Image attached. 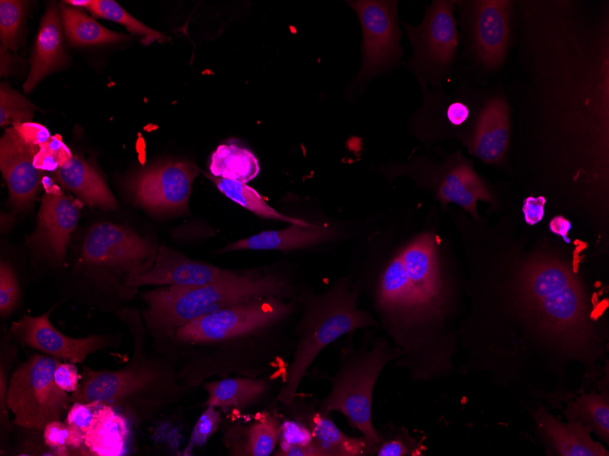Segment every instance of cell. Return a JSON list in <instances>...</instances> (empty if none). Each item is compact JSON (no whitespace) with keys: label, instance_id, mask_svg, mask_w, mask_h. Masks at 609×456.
<instances>
[{"label":"cell","instance_id":"f546056e","mask_svg":"<svg viewBox=\"0 0 609 456\" xmlns=\"http://www.w3.org/2000/svg\"><path fill=\"white\" fill-rule=\"evenodd\" d=\"M61 21L70 42L79 46L119 42L127 39L123 34L102 26L92 17L76 7L62 6Z\"/></svg>","mask_w":609,"mask_h":456},{"label":"cell","instance_id":"44dd1931","mask_svg":"<svg viewBox=\"0 0 609 456\" xmlns=\"http://www.w3.org/2000/svg\"><path fill=\"white\" fill-rule=\"evenodd\" d=\"M295 420L302 422L310 431L314 443L323 456H362L371 452L368 443L362 437L345 434L330 419L328 412L311 405L291 407Z\"/></svg>","mask_w":609,"mask_h":456},{"label":"cell","instance_id":"d590c367","mask_svg":"<svg viewBox=\"0 0 609 456\" xmlns=\"http://www.w3.org/2000/svg\"><path fill=\"white\" fill-rule=\"evenodd\" d=\"M72 157L68 147L58 135L52 136L46 143L39 145L34 157V165L38 170L54 171Z\"/></svg>","mask_w":609,"mask_h":456},{"label":"cell","instance_id":"ab89813d","mask_svg":"<svg viewBox=\"0 0 609 456\" xmlns=\"http://www.w3.org/2000/svg\"><path fill=\"white\" fill-rule=\"evenodd\" d=\"M69 428L59 420L52 421L43 429L45 444L55 449L58 455H67Z\"/></svg>","mask_w":609,"mask_h":456},{"label":"cell","instance_id":"4316f807","mask_svg":"<svg viewBox=\"0 0 609 456\" xmlns=\"http://www.w3.org/2000/svg\"><path fill=\"white\" fill-rule=\"evenodd\" d=\"M129 421L112 407L100 405L85 433L84 445L98 456H119L125 452Z\"/></svg>","mask_w":609,"mask_h":456},{"label":"cell","instance_id":"8fae6325","mask_svg":"<svg viewBox=\"0 0 609 456\" xmlns=\"http://www.w3.org/2000/svg\"><path fill=\"white\" fill-rule=\"evenodd\" d=\"M158 248L134 231L112 223H99L88 232L81 249L84 264L94 269L136 274L154 262Z\"/></svg>","mask_w":609,"mask_h":456},{"label":"cell","instance_id":"e575fe53","mask_svg":"<svg viewBox=\"0 0 609 456\" xmlns=\"http://www.w3.org/2000/svg\"><path fill=\"white\" fill-rule=\"evenodd\" d=\"M25 2L0 1L1 47L15 51L19 45V32L23 19Z\"/></svg>","mask_w":609,"mask_h":456},{"label":"cell","instance_id":"d6986e66","mask_svg":"<svg viewBox=\"0 0 609 456\" xmlns=\"http://www.w3.org/2000/svg\"><path fill=\"white\" fill-rule=\"evenodd\" d=\"M511 108L504 96L490 93L480 119L468 141L470 151L485 163L497 164L509 145Z\"/></svg>","mask_w":609,"mask_h":456},{"label":"cell","instance_id":"7c38bea8","mask_svg":"<svg viewBox=\"0 0 609 456\" xmlns=\"http://www.w3.org/2000/svg\"><path fill=\"white\" fill-rule=\"evenodd\" d=\"M197 175L191 163L167 161L136 173L127 187L135 202L150 213H183Z\"/></svg>","mask_w":609,"mask_h":456},{"label":"cell","instance_id":"ba28073f","mask_svg":"<svg viewBox=\"0 0 609 456\" xmlns=\"http://www.w3.org/2000/svg\"><path fill=\"white\" fill-rule=\"evenodd\" d=\"M467 56L483 72L503 64L510 46L512 1H457Z\"/></svg>","mask_w":609,"mask_h":456},{"label":"cell","instance_id":"b9f144b4","mask_svg":"<svg viewBox=\"0 0 609 456\" xmlns=\"http://www.w3.org/2000/svg\"><path fill=\"white\" fill-rule=\"evenodd\" d=\"M80 379L81 375L78 374L77 367L72 362H61L54 372L55 383L67 393H73L77 390Z\"/></svg>","mask_w":609,"mask_h":456},{"label":"cell","instance_id":"8d00e7d4","mask_svg":"<svg viewBox=\"0 0 609 456\" xmlns=\"http://www.w3.org/2000/svg\"><path fill=\"white\" fill-rule=\"evenodd\" d=\"M222 421L221 410L207 406L194 424L184 453H191L194 449L203 447L219 429Z\"/></svg>","mask_w":609,"mask_h":456},{"label":"cell","instance_id":"52a82bcc","mask_svg":"<svg viewBox=\"0 0 609 456\" xmlns=\"http://www.w3.org/2000/svg\"><path fill=\"white\" fill-rule=\"evenodd\" d=\"M60 363L54 357L35 354L14 371L6 402L15 415V425L43 430L69 410L70 396L54 380V372Z\"/></svg>","mask_w":609,"mask_h":456},{"label":"cell","instance_id":"4dcf8cb0","mask_svg":"<svg viewBox=\"0 0 609 456\" xmlns=\"http://www.w3.org/2000/svg\"><path fill=\"white\" fill-rule=\"evenodd\" d=\"M211 179L225 197L259 217L289 224L303 226L310 224L303 219L289 217L275 210L264 201L254 188L244 183L215 177H211Z\"/></svg>","mask_w":609,"mask_h":456},{"label":"cell","instance_id":"74e56055","mask_svg":"<svg viewBox=\"0 0 609 456\" xmlns=\"http://www.w3.org/2000/svg\"><path fill=\"white\" fill-rule=\"evenodd\" d=\"M19 287L13 269L6 262L0 265V312L6 317L16 306Z\"/></svg>","mask_w":609,"mask_h":456},{"label":"cell","instance_id":"6da1fadb","mask_svg":"<svg viewBox=\"0 0 609 456\" xmlns=\"http://www.w3.org/2000/svg\"><path fill=\"white\" fill-rule=\"evenodd\" d=\"M296 305L272 297L206 314L175 329L157 352L181 362L178 376L188 389L212 377L268 374L281 355L293 351L294 337L286 338L283 326Z\"/></svg>","mask_w":609,"mask_h":456},{"label":"cell","instance_id":"7402d4cb","mask_svg":"<svg viewBox=\"0 0 609 456\" xmlns=\"http://www.w3.org/2000/svg\"><path fill=\"white\" fill-rule=\"evenodd\" d=\"M436 196L442 205L455 203L477 217L479 200L491 201L492 196L481 177L466 160L458 157L434 178Z\"/></svg>","mask_w":609,"mask_h":456},{"label":"cell","instance_id":"7bdbcfd3","mask_svg":"<svg viewBox=\"0 0 609 456\" xmlns=\"http://www.w3.org/2000/svg\"><path fill=\"white\" fill-rule=\"evenodd\" d=\"M546 199L542 196L528 197L524 199L522 211L524 219L529 225L540 222L544 215V205Z\"/></svg>","mask_w":609,"mask_h":456},{"label":"cell","instance_id":"e0dca14e","mask_svg":"<svg viewBox=\"0 0 609 456\" xmlns=\"http://www.w3.org/2000/svg\"><path fill=\"white\" fill-rule=\"evenodd\" d=\"M222 442L230 456H270L279 441L282 422L268 410L255 413L225 411Z\"/></svg>","mask_w":609,"mask_h":456},{"label":"cell","instance_id":"30bf717a","mask_svg":"<svg viewBox=\"0 0 609 456\" xmlns=\"http://www.w3.org/2000/svg\"><path fill=\"white\" fill-rule=\"evenodd\" d=\"M525 290L530 306L548 327L567 335L582 327L583 297L564 267L553 263L534 266L527 275Z\"/></svg>","mask_w":609,"mask_h":456},{"label":"cell","instance_id":"484cf974","mask_svg":"<svg viewBox=\"0 0 609 456\" xmlns=\"http://www.w3.org/2000/svg\"><path fill=\"white\" fill-rule=\"evenodd\" d=\"M57 180L89 206L116 208L117 202L100 175L77 156L57 170Z\"/></svg>","mask_w":609,"mask_h":456},{"label":"cell","instance_id":"f6af8a7d","mask_svg":"<svg viewBox=\"0 0 609 456\" xmlns=\"http://www.w3.org/2000/svg\"><path fill=\"white\" fill-rule=\"evenodd\" d=\"M377 456H404L408 451L401 440H390L381 443L376 451Z\"/></svg>","mask_w":609,"mask_h":456},{"label":"cell","instance_id":"cb8c5ba5","mask_svg":"<svg viewBox=\"0 0 609 456\" xmlns=\"http://www.w3.org/2000/svg\"><path fill=\"white\" fill-rule=\"evenodd\" d=\"M61 23V14L57 7L48 6L40 23L30 73L24 84L26 92H30L42 78L64 63Z\"/></svg>","mask_w":609,"mask_h":456},{"label":"cell","instance_id":"9c48e42d","mask_svg":"<svg viewBox=\"0 0 609 456\" xmlns=\"http://www.w3.org/2000/svg\"><path fill=\"white\" fill-rule=\"evenodd\" d=\"M348 5L362 28V60L356 85L363 87L374 77L398 66L403 49L397 1L356 0L349 1Z\"/></svg>","mask_w":609,"mask_h":456},{"label":"cell","instance_id":"f35d334b","mask_svg":"<svg viewBox=\"0 0 609 456\" xmlns=\"http://www.w3.org/2000/svg\"><path fill=\"white\" fill-rule=\"evenodd\" d=\"M99 406L97 401L73 402L68 410L66 423L86 433Z\"/></svg>","mask_w":609,"mask_h":456},{"label":"cell","instance_id":"d4e9b609","mask_svg":"<svg viewBox=\"0 0 609 456\" xmlns=\"http://www.w3.org/2000/svg\"><path fill=\"white\" fill-rule=\"evenodd\" d=\"M535 420L554 452L563 456H603L607 451L589 436L590 429L572 421L564 424L544 411H538Z\"/></svg>","mask_w":609,"mask_h":456},{"label":"cell","instance_id":"83f0119b","mask_svg":"<svg viewBox=\"0 0 609 456\" xmlns=\"http://www.w3.org/2000/svg\"><path fill=\"white\" fill-rule=\"evenodd\" d=\"M377 302L383 315L410 319L408 281L400 253L387 262L379 277Z\"/></svg>","mask_w":609,"mask_h":456},{"label":"cell","instance_id":"60d3db41","mask_svg":"<svg viewBox=\"0 0 609 456\" xmlns=\"http://www.w3.org/2000/svg\"><path fill=\"white\" fill-rule=\"evenodd\" d=\"M13 127L18 137L27 144L39 146L51 137L46 127L38 123L25 122L16 124Z\"/></svg>","mask_w":609,"mask_h":456},{"label":"cell","instance_id":"7a4b0ae2","mask_svg":"<svg viewBox=\"0 0 609 456\" xmlns=\"http://www.w3.org/2000/svg\"><path fill=\"white\" fill-rule=\"evenodd\" d=\"M298 288L282 269L263 267L234 269L228 277L202 286L159 287L142 293L143 318L157 350L175 329L222 309L265 298L296 299Z\"/></svg>","mask_w":609,"mask_h":456},{"label":"cell","instance_id":"ac0fdd59","mask_svg":"<svg viewBox=\"0 0 609 456\" xmlns=\"http://www.w3.org/2000/svg\"><path fill=\"white\" fill-rule=\"evenodd\" d=\"M39 146L23 141L14 127H7L0 140V168L9 188L11 204L28 208L38 192L41 171L34 165Z\"/></svg>","mask_w":609,"mask_h":456},{"label":"cell","instance_id":"3957f363","mask_svg":"<svg viewBox=\"0 0 609 456\" xmlns=\"http://www.w3.org/2000/svg\"><path fill=\"white\" fill-rule=\"evenodd\" d=\"M133 339V356L122 369L84 368L79 386L71 393L72 403L108 405L139 426L181 401L190 389L181 382L176 362L159 352L148 353L140 334L136 332Z\"/></svg>","mask_w":609,"mask_h":456},{"label":"cell","instance_id":"f1b7e54d","mask_svg":"<svg viewBox=\"0 0 609 456\" xmlns=\"http://www.w3.org/2000/svg\"><path fill=\"white\" fill-rule=\"evenodd\" d=\"M210 171L215 177L248 183L257 177L260 166L247 148L233 143L222 144L211 157Z\"/></svg>","mask_w":609,"mask_h":456},{"label":"cell","instance_id":"603a6c76","mask_svg":"<svg viewBox=\"0 0 609 456\" xmlns=\"http://www.w3.org/2000/svg\"><path fill=\"white\" fill-rule=\"evenodd\" d=\"M335 237V231L327 225L290 224L279 230H264L251 237L229 243L219 252L241 250L291 251L306 248Z\"/></svg>","mask_w":609,"mask_h":456},{"label":"cell","instance_id":"d6a6232c","mask_svg":"<svg viewBox=\"0 0 609 456\" xmlns=\"http://www.w3.org/2000/svg\"><path fill=\"white\" fill-rule=\"evenodd\" d=\"M89 12L97 16L123 25L129 32L141 37L142 43L150 45L154 41L164 42L166 36L150 28L137 18L129 15L113 0H93Z\"/></svg>","mask_w":609,"mask_h":456},{"label":"cell","instance_id":"4fadbf2b","mask_svg":"<svg viewBox=\"0 0 609 456\" xmlns=\"http://www.w3.org/2000/svg\"><path fill=\"white\" fill-rule=\"evenodd\" d=\"M399 253L408 276L410 318H430L439 311L444 290L435 241L424 234Z\"/></svg>","mask_w":609,"mask_h":456},{"label":"cell","instance_id":"277c9868","mask_svg":"<svg viewBox=\"0 0 609 456\" xmlns=\"http://www.w3.org/2000/svg\"><path fill=\"white\" fill-rule=\"evenodd\" d=\"M358 290L340 279L322 293L298 289L296 300L303 313L294 328L292 360L276 400L291 407L315 358L328 345L354 330L373 326L375 319L357 306Z\"/></svg>","mask_w":609,"mask_h":456},{"label":"cell","instance_id":"2e32d148","mask_svg":"<svg viewBox=\"0 0 609 456\" xmlns=\"http://www.w3.org/2000/svg\"><path fill=\"white\" fill-rule=\"evenodd\" d=\"M49 314L50 311L38 317L25 315L12 324L10 332L22 343L72 363H82L88 354L112 346L107 336L74 339L64 335L52 326Z\"/></svg>","mask_w":609,"mask_h":456},{"label":"cell","instance_id":"8992f818","mask_svg":"<svg viewBox=\"0 0 609 456\" xmlns=\"http://www.w3.org/2000/svg\"><path fill=\"white\" fill-rule=\"evenodd\" d=\"M456 5L457 1L436 0L420 25L403 23L413 50L407 66L422 87L428 83L436 90L452 74L460 42Z\"/></svg>","mask_w":609,"mask_h":456},{"label":"cell","instance_id":"ffe728a7","mask_svg":"<svg viewBox=\"0 0 609 456\" xmlns=\"http://www.w3.org/2000/svg\"><path fill=\"white\" fill-rule=\"evenodd\" d=\"M273 380L264 374L256 378L230 376L205 380L207 392L202 406H214L224 411L248 412L266 401L273 390Z\"/></svg>","mask_w":609,"mask_h":456},{"label":"cell","instance_id":"836d02e7","mask_svg":"<svg viewBox=\"0 0 609 456\" xmlns=\"http://www.w3.org/2000/svg\"><path fill=\"white\" fill-rule=\"evenodd\" d=\"M35 106L21 94L2 83L0 87V126L30 122Z\"/></svg>","mask_w":609,"mask_h":456},{"label":"cell","instance_id":"9a60e30c","mask_svg":"<svg viewBox=\"0 0 609 456\" xmlns=\"http://www.w3.org/2000/svg\"><path fill=\"white\" fill-rule=\"evenodd\" d=\"M234 269L198 261L164 245L158 248L153 264L148 269L123 277L126 287L202 286L221 280Z\"/></svg>","mask_w":609,"mask_h":456},{"label":"cell","instance_id":"ee69618b","mask_svg":"<svg viewBox=\"0 0 609 456\" xmlns=\"http://www.w3.org/2000/svg\"><path fill=\"white\" fill-rule=\"evenodd\" d=\"M274 453L277 456H323L314 441L310 444L279 446Z\"/></svg>","mask_w":609,"mask_h":456},{"label":"cell","instance_id":"7dc6e473","mask_svg":"<svg viewBox=\"0 0 609 456\" xmlns=\"http://www.w3.org/2000/svg\"><path fill=\"white\" fill-rule=\"evenodd\" d=\"M93 0H68L64 1L63 3L71 5L77 7H87L88 8Z\"/></svg>","mask_w":609,"mask_h":456},{"label":"cell","instance_id":"5bb4252c","mask_svg":"<svg viewBox=\"0 0 609 456\" xmlns=\"http://www.w3.org/2000/svg\"><path fill=\"white\" fill-rule=\"evenodd\" d=\"M46 194L42 198L36 231L29 244L56 261L66 258L70 234L79 218L81 204L67 198L52 181L45 177L42 182Z\"/></svg>","mask_w":609,"mask_h":456},{"label":"cell","instance_id":"bcb514c9","mask_svg":"<svg viewBox=\"0 0 609 456\" xmlns=\"http://www.w3.org/2000/svg\"><path fill=\"white\" fill-rule=\"evenodd\" d=\"M549 226H550L551 231H552L553 233H555L557 235H560V236L563 237L565 238V240H568L566 238V236L569 232L570 228H571V224L566 218H564L561 216L554 217L551 220Z\"/></svg>","mask_w":609,"mask_h":456},{"label":"cell","instance_id":"1f68e13d","mask_svg":"<svg viewBox=\"0 0 609 456\" xmlns=\"http://www.w3.org/2000/svg\"><path fill=\"white\" fill-rule=\"evenodd\" d=\"M568 417L573 421L586 423L606 442L609 439V404L608 398L603 394H584L570 404Z\"/></svg>","mask_w":609,"mask_h":456},{"label":"cell","instance_id":"5b68a950","mask_svg":"<svg viewBox=\"0 0 609 456\" xmlns=\"http://www.w3.org/2000/svg\"><path fill=\"white\" fill-rule=\"evenodd\" d=\"M400 351L385 339L369 349L345 351L340 366L330 379L328 394L318 402V409L342 413L349 425L359 431L370 451H377L380 440L372 422V399L377 380L386 365Z\"/></svg>","mask_w":609,"mask_h":456}]
</instances>
